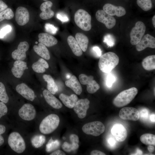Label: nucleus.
<instances>
[{
	"mask_svg": "<svg viewBox=\"0 0 155 155\" xmlns=\"http://www.w3.org/2000/svg\"><path fill=\"white\" fill-rule=\"evenodd\" d=\"M119 62L118 56L113 52H109L100 56L98 62V67L103 72L109 73L118 65Z\"/></svg>",
	"mask_w": 155,
	"mask_h": 155,
	"instance_id": "f257e3e1",
	"label": "nucleus"
},
{
	"mask_svg": "<svg viewBox=\"0 0 155 155\" xmlns=\"http://www.w3.org/2000/svg\"><path fill=\"white\" fill-rule=\"evenodd\" d=\"M138 93L137 89L132 87L120 92L114 99L113 103L116 106L121 107L129 104Z\"/></svg>",
	"mask_w": 155,
	"mask_h": 155,
	"instance_id": "f03ea898",
	"label": "nucleus"
},
{
	"mask_svg": "<svg viewBox=\"0 0 155 155\" xmlns=\"http://www.w3.org/2000/svg\"><path fill=\"white\" fill-rule=\"evenodd\" d=\"M59 121V118L57 115H49L45 117L41 122L39 125V130L43 134L51 133L58 127Z\"/></svg>",
	"mask_w": 155,
	"mask_h": 155,
	"instance_id": "7ed1b4c3",
	"label": "nucleus"
},
{
	"mask_svg": "<svg viewBox=\"0 0 155 155\" xmlns=\"http://www.w3.org/2000/svg\"><path fill=\"white\" fill-rule=\"evenodd\" d=\"M91 20L90 15L83 9L78 10L74 15V20L76 25L85 31H88L91 29Z\"/></svg>",
	"mask_w": 155,
	"mask_h": 155,
	"instance_id": "20e7f679",
	"label": "nucleus"
},
{
	"mask_svg": "<svg viewBox=\"0 0 155 155\" xmlns=\"http://www.w3.org/2000/svg\"><path fill=\"white\" fill-rule=\"evenodd\" d=\"M8 142L11 148L18 153H22L26 149L24 140L18 132H13L11 133L8 137Z\"/></svg>",
	"mask_w": 155,
	"mask_h": 155,
	"instance_id": "39448f33",
	"label": "nucleus"
},
{
	"mask_svg": "<svg viewBox=\"0 0 155 155\" xmlns=\"http://www.w3.org/2000/svg\"><path fill=\"white\" fill-rule=\"evenodd\" d=\"M105 129L103 123L99 121H95L84 125L82 127L83 132L88 135L97 136L102 133Z\"/></svg>",
	"mask_w": 155,
	"mask_h": 155,
	"instance_id": "423d86ee",
	"label": "nucleus"
},
{
	"mask_svg": "<svg viewBox=\"0 0 155 155\" xmlns=\"http://www.w3.org/2000/svg\"><path fill=\"white\" fill-rule=\"evenodd\" d=\"M146 30L144 23L140 21L136 22L132 28L130 33V43L133 45L137 44L144 35Z\"/></svg>",
	"mask_w": 155,
	"mask_h": 155,
	"instance_id": "0eeeda50",
	"label": "nucleus"
},
{
	"mask_svg": "<svg viewBox=\"0 0 155 155\" xmlns=\"http://www.w3.org/2000/svg\"><path fill=\"white\" fill-rule=\"evenodd\" d=\"M79 78L82 84L87 85V90L90 93H94L100 88V85L94 80V77L92 75L88 76L85 74H81Z\"/></svg>",
	"mask_w": 155,
	"mask_h": 155,
	"instance_id": "6e6552de",
	"label": "nucleus"
},
{
	"mask_svg": "<svg viewBox=\"0 0 155 155\" xmlns=\"http://www.w3.org/2000/svg\"><path fill=\"white\" fill-rule=\"evenodd\" d=\"M18 114L20 117L23 120L30 121L35 117L36 112L32 105L30 103H26L24 104L19 110Z\"/></svg>",
	"mask_w": 155,
	"mask_h": 155,
	"instance_id": "1a4fd4ad",
	"label": "nucleus"
},
{
	"mask_svg": "<svg viewBox=\"0 0 155 155\" xmlns=\"http://www.w3.org/2000/svg\"><path fill=\"white\" fill-rule=\"evenodd\" d=\"M96 17L98 21L104 24L108 29H111L115 25V18L106 13L103 10H98L96 13Z\"/></svg>",
	"mask_w": 155,
	"mask_h": 155,
	"instance_id": "9d476101",
	"label": "nucleus"
},
{
	"mask_svg": "<svg viewBox=\"0 0 155 155\" xmlns=\"http://www.w3.org/2000/svg\"><path fill=\"white\" fill-rule=\"evenodd\" d=\"M119 116L124 120L137 121L140 118L139 112L136 108L131 107H126L120 110Z\"/></svg>",
	"mask_w": 155,
	"mask_h": 155,
	"instance_id": "9b49d317",
	"label": "nucleus"
},
{
	"mask_svg": "<svg viewBox=\"0 0 155 155\" xmlns=\"http://www.w3.org/2000/svg\"><path fill=\"white\" fill-rule=\"evenodd\" d=\"M90 101L87 98L81 99L77 101L73 107L75 112L80 119L86 117L89 107Z\"/></svg>",
	"mask_w": 155,
	"mask_h": 155,
	"instance_id": "f8f14e48",
	"label": "nucleus"
},
{
	"mask_svg": "<svg viewBox=\"0 0 155 155\" xmlns=\"http://www.w3.org/2000/svg\"><path fill=\"white\" fill-rule=\"evenodd\" d=\"M147 47L155 48V38L149 34H146L143 36L140 41L136 45V49L138 51L143 50Z\"/></svg>",
	"mask_w": 155,
	"mask_h": 155,
	"instance_id": "ddd939ff",
	"label": "nucleus"
},
{
	"mask_svg": "<svg viewBox=\"0 0 155 155\" xmlns=\"http://www.w3.org/2000/svg\"><path fill=\"white\" fill-rule=\"evenodd\" d=\"M15 20L18 25L23 26L29 20V13L28 9L25 7L20 6L16 9L15 13Z\"/></svg>",
	"mask_w": 155,
	"mask_h": 155,
	"instance_id": "4468645a",
	"label": "nucleus"
},
{
	"mask_svg": "<svg viewBox=\"0 0 155 155\" xmlns=\"http://www.w3.org/2000/svg\"><path fill=\"white\" fill-rule=\"evenodd\" d=\"M111 132L116 140L119 142L124 141L127 137V132L126 129L120 123L115 124L111 129Z\"/></svg>",
	"mask_w": 155,
	"mask_h": 155,
	"instance_id": "2eb2a0df",
	"label": "nucleus"
},
{
	"mask_svg": "<svg viewBox=\"0 0 155 155\" xmlns=\"http://www.w3.org/2000/svg\"><path fill=\"white\" fill-rule=\"evenodd\" d=\"M29 48V45L27 42H20L18 46L17 49L12 52V58L16 60H24L26 57V52L28 50Z\"/></svg>",
	"mask_w": 155,
	"mask_h": 155,
	"instance_id": "dca6fc26",
	"label": "nucleus"
},
{
	"mask_svg": "<svg viewBox=\"0 0 155 155\" xmlns=\"http://www.w3.org/2000/svg\"><path fill=\"white\" fill-rule=\"evenodd\" d=\"M103 9L107 14L112 16H116L120 17L126 13V11L123 7L115 6L110 3L105 4L103 6Z\"/></svg>",
	"mask_w": 155,
	"mask_h": 155,
	"instance_id": "f3484780",
	"label": "nucleus"
},
{
	"mask_svg": "<svg viewBox=\"0 0 155 155\" xmlns=\"http://www.w3.org/2000/svg\"><path fill=\"white\" fill-rule=\"evenodd\" d=\"M16 91L27 100L33 101L35 98L34 91L26 84L22 83L18 84L16 87Z\"/></svg>",
	"mask_w": 155,
	"mask_h": 155,
	"instance_id": "a211bd4d",
	"label": "nucleus"
},
{
	"mask_svg": "<svg viewBox=\"0 0 155 155\" xmlns=\"http://www.w3.org/2000/svg\"><path fill=\"white\" fill-rule=\"evenodd\" d=\"M53 3L51 1H46L40 5V9L42 12L40 17L42 19L46 20L52 18L54 15V12L51 9Z\"/></svg>",
	"mask_w": 155,
	"mask_h": 155,
	"instance_id": "6ab92c4d",
	"label": "nucleus"
},
{
	"mask_svg": "<svg viewBox=\"0 0 155 155\" xmlns=\"http://www.w3.org/2000/svg\"><path fill=\"white\" fill-rule=\"evenodd\" d=\"M11 71L16 77L20 78L24 73V70L27 69V63L22 60H16L13 63Z\"/></svg>",
	"mask_w": 155,
	"mask_h": 155,
	"instance_id": "aec40b11",
	"label": "nucleus"
},
{
	"mask_svg": "<svg viewBox=\"0 0 155 155\" xmlns=\"http://www.w3.org/2000/svg\"><path fill=\"white\" fill-rule=\"evenodd\" d=\"M43 94L47 103L53 108L59 109L62 107L61 102L48 90H44Z\"/></svg>",
	"mask_w": 155,
	"mask_h": 155,
	"instance_id": "412c9836",
	"label": "nucleus"
},
{
	"mask_svg": "<svg viewBox=\"0 0 155 155\" xmlns=\"http://www.w3.org/2000/svg\"><path fill=\"white\" fill-rule=\"evenodd\" d=\"M38 37L39 42L47 47L53 46L58 42L55 38L47 33H40L38 34Z\"/></svg>",
	"mask_w": 155,
	"mask_h": 155,
	"instance_id": "4be33fe9",
	"label": "nucleus"
},
{
	"mask_svg": "<svg viewBox=\"0 0 155 155\" xmlns=\"http://www.w3.org/2000/svg\"><path fill=\"white\" fill-rule=\"evenodd\" d=\"M59 98L63 103L66 107L69 108H73L78 100V97L75 94L69 96L61 93L59 95Z\"/></svg>",
	"mask_w": 155,
	"mask_h": 155,
	"instance_id": "5701e85b",
	"label": "nucleus"
},
{
	"mask_svg": "<svg viewBox=\"0 0 155 155\" xmlns=\"http://www.w3.org/2000/svg\"><path fill=\"white\" fill-rule=\"evenodd\" d=\"M65 84L76 94L79 95L81 93L82 91L81 86L75 76L73 75L69 80L65 81Z\"/></svg>",
	"mask_w": 155,
	"mask_h": 155,
	"instance_id": "b1692460",
	"label": "nucleus"
},
{
	"mask_svg": "<svg viewBox=\"0 0 155 155\" xmlns=\"http://www.w3.org/2000/svg\"><path fill=\"white\" fill-rule=\"evenodd\" d=\"M67 42L73 53L75 55L80 56L82 55V50L73 36L71 35L68 36Z\"/></svg>",
	"mask_w": 155,
	"mask_h": 155,
	"instance_id": "393cba45",
	"label": "nucleus"
},
{
	"mask_svg": "<svg viewBox=\"0 0 155 155\" xmlns=\"http://www.w3.org/2000/svg\"><path fill=\"white\" fill-rule=\"evenodd\" d=\"M33 49L38 55L43 59L47 60L50 59L49 51L46 46L43 44L40 43L38 45H35L33 47Z\"/></svg>",
	"mask_w": 155,
	"mask_h": 155,
	"instance_id": "a878e982",
	"label": "nucleus"
},
{
	"mask_svg": "<svg viewBox=\"0 0 155 155\" xmlns=\"http://www.w3.org/2000/svg\"><path fill=\"white\" fill-rule=\"evenodd\" d=\"M34 71L38 73H43L45 71V69L49 67L47 62L43 59L40 58L36 62L34 63L32 66Z\"/></svg>",
	"mask_w": 155,
	"mask_h": 155,
	"instance_id": "bb28decb",
	"label": "nucleus"
},
{
	"mask_svg": "<svg viewBox=\"0 0 155 155\" xmlns=\"http://www.w3.org/2000/svg\"><path fill=\"white\" fill-rule=\"evenodd\" d=\"M75 39L82 50L86 52L89 42L88 37L83 33H77L75 35Z\"/></svg>",
	"mask_w": 155,
	"mask_h": 155,
	"instance_id": "cd10ccee",
	"label": "nucleus"
},
{
	"mask_svg": "<svg viewBox=\"0 0 155 155\" xmlns=\"http://www.w3.org/2000/svg\"><path fill=\"white\" fill-rule=\"evenodd\" d=\"M43 78L47 82L48 90L53 94H55L58 90V88L54 80L50 75L44 74Z\"/></svg>",
	"mask_w": 155,
	"mask_h": 155,
	"instance_id": "c85d7f7f",
	"label": "nucleus"
},
{
	"mask_svg": "<svg viewBox=\"0 0 155 155\" xmlns=\"http://www.w3.org/2000/svg\"><path fill=\"white\" fill-rule=\"evenodd\" d=\"M142 65L146 70L150 71L155 69V55H151L146 57L143 60Z\"/></svg>",
	"mask_w": 155,
	"mask_h": 155,
	"instance_id": "c756f323",
	"label": "nucleus"
},
{
	"mask_svg": "<svg viewBox=\"0 0 155 155\" xmlns=\"http://www.w3.org/2000/svg\"><path fill=\"white\" fill-rule=\"evenodd\" d=\"M142 143L146 145H155V135L150 133H145L142 135L140 138Z\"/></svg>",
	"mask_w": 155,
	"mask_h": 155,
	"instance_id": "7c9ffc66",
	"label": "nucleus"
},
{
	"mask_svg": "<svg viewBox=\"0 0 155 155\" xmlns=\"http://www.w3.org/2000/svg\"><path fill=\"white\" fill-rule=\"evenodd\" d=\"M45 141V137L42 135L34 136L31 140L32 145L36 148H38L41 147L44 143Z\"/></svg>",
	"mask_w": 155,
	"mask_h": 155,
	"instance_id": "2f4dec72",
	"label": "nucleus"
},
{
	"mask_svg": "<svg viewBox=\"0 0 155 155\" xmlns=\"http://www.w3.org/2000/svg\"><path fill=\"white\" fill-rule=\"evenodd\" d=\"M137 3L140 7L145 11L150 10L152 7L151 0H137Z\"/></svg>",
	"mask_w": 155,
	"mask_h": 155,
	"instance_id": "473e14b6",
	"label": "nucleus"
},
{
	"mask_svg": "<svg viewBox=\"0 0 155 155\" xmlns=\"http://www.w3.org/2000/svg\"><path fill=\"white\" fill-rule=\"evenodd\" d=\"M14 16V13L12 9L10 8H7L0 12V22L5 19L10 20Z\"/></svg>",
	"mask_w": 155,
	"mask_h": 155,
	"instance_id": "72a5a7b5",
	"label": "nucleus"
},
{
	"mask_svg": "<svg viewBox=\"0 0 155 155\" xmlns=\"http://www.w3.org/2000/svg\"><path fill=\"white\" fill-rule=\"evenodd\" d=\"M79 147L78 144L74 142L69 144L67 142H64L62 146L63 149L67 152H70L76 150Z\"/></svg>",
	"mask_w": 155,
	"mask_h": 155,
	"instance_id": "f704fd0d",
	"label": "nucleus"
},
{
	"mask_svg": "<svg viewBox=\"0 0 155 155\" xmlns=\"http://www.w3.org/2000/svg\"><path fill=\"white\" fill-rule=\"evenodd\" d=\"M60 145L59 142L57 140H53L51 138L46 146V150L49 152L57 148Z\"/></svg>",
	"mask_w": 155,
	"mask_h": 155,
	"instance_id": "c9c22d12",
	"label": "nucleus"
},
{
	"mask_svg": "<svg viewBox=\"0 0 155 155\" xmlns=\"http://www.w3.org/2000/svg\"><path fill=\"white\" fill-rule=\"evenodd\" d=\"M9 98L4 84L0 82V101L4 103H7Z\"/></svg>",
	"mask_w": 155,
	"mask_h": 155,
	"instance_id": "e433bc0d",
	"label": "nucleus"
},
{
	"mask_svg": "<svg viewBox=\"0 0 155 155\" xmlns=\"http://www.w3.org/2000/svg\"><path fill=\"white\" fill-rule=\"evenodd\" d=\"M103 41L109 47L113 46L115 44V39L110 34H107L104 36Z\"/></svg>",
	"mask_w": 155,
	"mask_h": 155,
	"instance_id": "4c0bfd02",
	"label": "nucleus"
},
{
	"mask_svg": "<svg viewBox=\"0 0 155 155\" xmlns=\"http://www.w3.org/2000/svg\"><path fill=\"white\" fill-rule=\"evenodd\" d=\"M44 27L46 32L52 34H56L58 30V28L53 25L49 23L45 24Z\"/></svg>",
	"mask_w": 155,
	"mask_h": 155,
	"instance_id": "58836bf2",
	"label": "nucleus"
},
{
	"mask_svg": "<svg viewBox=\"0 0 155 155\" xmlns=\"http://www.w3.org/2000/svg\"><path fill=\"white\" fill-rule=\"evenodd\" d=\"M115 81V75L112 74L108 75L106 80V84L108 87H111Z\"/></svg>",
	"mask_w": 155,
	"mask_h": 155,
	"instance_id": "ea45409f",
	"label": "nucleus"
},
{
	"mask_svg": "<svg viewBox=\"0 0 155 155\" xmlns=\"http://www.w3.org/2000/svg\"><path fill=\"white\" fill-rule=\"evenodd\" d=\"M11 30V27L8 25L5 26L0 30V38H3L7 33L9 32Z\"/></svg>",
	"mask_w": 155,
	"mask_h": 155,
	"instance_id": "a19ab883",
	"label": "nucleus"
},
{
	"mask_svg": "<svg viewBox=\"0 0 155 155\" xmlns=\"http://www.w3.org/2000/svg\"><path fill=\"white\" fill-rule=\"evenodd\" d=\"M57 18L63 22H67L69 20L68 16L65 13L61 12H58L57 14Z\"/></svg>",
	"mask_w": 155,
	"mask_h": 155,
	"instance_id": "79ce46f5",
	"label": "nucleus"
},
{
	"mask_svg": "<svg viewBox=\"0 0 155 155\" xmlns=\"http://www.w3.org/2000/svg\"><path fill=\"white\" fill-rule=\"evenodd\" d=\"M7 108L4 103L0 102V119L7 112Z\"/></svg>",
	"mask_w": 155,
	"mask_h": 155,
	"instance_id": "37998d69",
	"label": "nucleus"
},
{
	"mask_svg": "<svg viewBox=\"0 0 155 155\" xmlns=\"http://www.w3.org/2000/svg\"><path fill=\"white\" fill-rule=\"evenodd\" d=\"M140 117L144 119H147L148 116V112L146 108L142 109L139 112Z\"/></svg>",
	"mask_w": 155,
	"mask_h": 155,
	"instance_id": "c03bdc74",
	"label": "nucleus"
},
{
	"mask_svg": "<svg viewBox=\"0 0 155 155\" xmlns=\"http://www.w3.org/2000/svg\"><path fill=\"white\" fill-rule=\"evenodd\" d=\"M92 50L94 54L98 57L101 56L102 52L98 46H94L92 48Z\"/></svg>",
	"mask_w": 155,
	"mask_h": 155,
	"instance_id": "a18cd8bd",
	"label": "nucleus"
},
{
	"mask_svg": "<svg viewBox=\"0 0 155 155\" xmlns=\"http://www.w3.org/2000/svg\"><path fill=\"white\" fill-rule=\"evenodd\" d=\"M70 141L71 142H74L77 144L79 143V139L77 135L75 134H71L69 137Z\"/></svg>",
	"mask_w": 155,
	"mask_h": 155,
	"instance_id": "49530a36",
	"label": "nucleus"
},
{
	"mask_svg": "<svg viewBox=\"0 0 155 155\" xmlns=\"http://www.w3.org/2000/svg\"><path fill=\"white\" fill-rule=\"evenodd\" d=\"M6 4L2 0H0V12L7 8Z\"/></svg>",
	"mask_w": 155,
	"mask_h": 155,
	"instance_id": "de8ad7c7",
	"label": "nucleus"
},
{
	"mask_svg": "<svg viewBox=\"0 0 155 155\" xmlns=\"http://www.w3.org/2000/svg\"><path fill=\"white\" fill-rule=\"evenodd\" d=\"M106 154L104 152L98 150H93L90 153L91 155H105Z\"/></svg>",
	"mask_w": 155,
	"mask_h": 155,
	"instance_id": "09e8293b",
	"label": "nucleus"
},
{
	"mask_svg": "<svg viewBox=\"0 0 155 155\" xmlns=\"http://www.w3.org/2000/svg\"><path fill=\"white\" fill-rule=\"evenodd\" d=\"M50 155H65L66 154L63 151L58 150L51 153Z\"/></svg>",
	"mask_w": 155,
	"mask_h": 155,
	"instance_id": "8fccbe9b",
	"label": "nucleus"
},
{
	"mask_svg": "<svg viewBox=\"0 0 155 155\" xmlns=\"http://www.w3.org/2000/svg\"><path fill=\"white\" fill-rule=\"evenodd\" d=\"M6 131V127L5 126L0 124V135L4 133Z\"/></svg>",
	"mask_w": 155,
	"mask_h": 155,
	"instance_id": "3c124183",
	"label": "nucleus"
},
{
	"mask_svg": "<svg viewBox=\"0 0 155 155\" xmlns=\"http://www.w3.org/2000/svg\"><path fill=\"white\" fill-rule=\"evenodd\" d=\"M109 144L111 146H113L115 144V141L112 138H110L108 140Z\"/></svg>",
	"mask_w": 155,
	"mask_h": 155,
	"instance_id": "603ef678",
	"label": "nucleus"
},
{
	"mask_svg": "<svg viewBox=\"0 0 155 155\" xmlns=\"http://www.w3.org/2000/svg\"><path fill=\"white\" fill-rule=\"evenodd\" d=\"M148 149L150 152L152 153L154 151L155 148L151 145H149L148 147Z\"/></svg>",
	"mask_w": 155,
	"mask_h": 155,
	"instance_id": "864d4df0",
	"label": "nucleus"
},
{
	"mask_svg": "<svg viewBox=\"0 0 155 155\" xmlns=\"http://www.w3.org/2000/svg\"><path fill=\"white\" fill-rule=\"evenodd\" d=\"M143 154L142 152L139 148H137L136 150V152L135 154V155H142Z\"/></svg>",
	"mask_w": 155,
	"mask_h": 155,
	"instance_id": "5fc2aeb1",
	"label": "nucleus"
},
{
	"mask_svg": "<svg viewBox=\"0 0 155 155\" xmlns=\"http://www.w3.org/2000/svg\"><path fill=\"white\" fill-rule=\"evenodd\" d=\"M155 114H153L152 115H151L150 116V119L151 121H152V122H155Z\"/></svg>",
	"mask_w": 155,
	"mask_h": 155,
	"instance_id": "6e6d98bb",
	"label": "nucleus"
},
{
	"mask_svg": "<svg viewBox=\"0 0 155 155\" xmlns=\"http://www.w3.org/2000/svg\"><path fill=\"white\" fill-rule=\"evenodd\" d=\"M4 142V139L3 137L0 135V146L2 145Z\"/></svg>",
	"mask_w": 155,
	"mask_h": 155,
	"instance_id": "4d7b16f0",
	"label": "nucleus"
},
{
	"mask_svg": "<svg viewBox=\"0 0 155 155\" xmlns=\"http://www.w3.org/2000/svg\"><path fill=\"white\" fill-rule=\"evenodd\" d=\"M152 22L154 27H155V16L154 15L152 18Z\"/></svg>",
	"mask_w": 155,
	"mask_h": 155,
	"instance_id": "13d9d810",
	"label": "nucleus"
},
{
	"mask_svg": "<svg viewBox=\"0 0 155 155\" xmlns=\"http://www.w3.org/2000/svg\"><path fill=\"white\" fill-rule=\"evenodd\" d=\"M43 0L44 1H48V0Z\"/></svg>",
	"mask_w": 155,
	"mask_h": 155,
	"instance_id": "bf43d9fd",
	"label": "nucleus"
}]
</instances>
